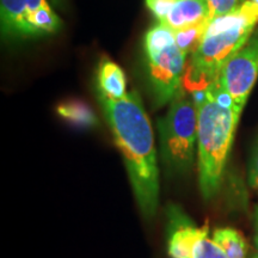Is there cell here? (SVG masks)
Instances as JSON below:
<instances>
[{
  "label": "cell",
  "mask_w": 258,
  "mask_h": 258,
  "mask_svg": "<svg viewBox=\"0 0 258 258\" xmlns=\"http://www.w3.org/2000/svg\"><path fill=\"white\" fill-rule=\"evenodd\" d=\"M103 114L122 154L134 198L143 215L151 219L159 206V167L153 129L138 92L111 99L98 93Z\"/></svg>",
  "instance_id": "obj_1"
},
{
  "label": "cell",
  "mask_w": 258,
  "mask_h": 258,
  "mask_svg": "<svg viewBox=\"0 0 258 258\" xmlns=\"http://www.w3.org/2000/svg\"><path fill=\"white\" fill-rule=\"evenodd\" d=\"M198 106V170L202 198L209 201L221 188L235 129L241 112L217 80L205 91L192 93Z\"/></svg>",
  "instance_id": "obj_2"
},
{
  "label": "cell",
  "mask_w": 258,
  "mask_h": 258,
  "mask_svg": "<svg viewBox=\"0 0 258 258\" xmlns=\"http://www.w3.org/2000/svg\"><path fill=\"white\" fill-rule=\"evenodd\" d=\"M198 106L182 86L167 114L157 122L159 157L166 176L182 177L191 171L198 152Z\"/></svg>",
  "instance_id": "obj_3"
},
{
  "label": "cell",
  "mask_w": 258,
  "mask_h": 258,
  "mask_svg": "<svg viewBox=\"0 0 258 258\" xmlns=\"http://www.w3.org/2000/svg\"><path fill=\"white\" fill-rule=\"evenodd\" d=\"M256 27L239 25L205 37L186 66L183 89L190 95L205 91L218 79L227 61L249 41Z\"/></svg>",
  "instance_id": "obj_4"
},
{
  "label": "cell",
  "mask_w": 258,
  "mask_h": 258,
  "mask_svg": "<svg viewBox=\"0 0 258 258\" xmlns=\"http://www.w3.org/2000/svg\"><path fill=\"white\" fill-rule=\"evenodd\" d=\"M166 252L169 258H227L207 224L198 225L178 205L166 208Z\"/></svg>",
  "instance_id": "obj_5"
},
{
  "label": "cell",
  "mask_w": 258,
  "mask_h": 258,
  "mask_svg": "<svg viewBox=\"0 0 258 258\" xmlns=\"http://www.w3.org/2000/svg\"><path fill=\"white\" fill-rule=\"evenodd\" d=\"M2 32L9 38L54 35L62 22L47 0H0Z\"/></svg>",
  "instance_id": "obj_6"
},
{
  "label": "cell",
  "mask_w": 258,
  "mask_h": 258,
  "mask_svg": "<svg viewBox=\"0 0 258 258\" xmlns=\"http://www.w3.org/2000/svg\"><path fill=\"white\" fill-rule=\"evenodd\" d=\"M258 78V28L249 41L225 64L217 83L230 96L234 108L243 111Z\"/></svg>",
  "instance_id": "obj_7"
},
{
  "label": "cell",
  "mask_w": 258,
  "mask_h": 258,
  "mask_svg": "<svg viewBox=\"0 0 258 258\" xmlns=\"http://www.w3.org/2000/svg\"><path fill=\"white\" fill-rule=\"evenodd\" d=\"M148 82L154 99V105L160 106L172 102L182 89L186 70V55L176 44L146 56Z\"/></svg>",
  "instance_id": "obj_8"
},
{
  "label": "cell",
  "mask_w": 258,
  "mask_h": 258,
  "mask_svg": "<svg viewBox=\"0 0 258 258\" xmlns=\"http://www.w3.org/2000/svg\"><path fill=\"white\" fill-rule=\"evenodd\" d=\"M207 19L209 12L206 0H177L163 24L177 31Z\"/></svg>",
  "instance_id": "obj_9"
},
{
  "label": "cell",
  "mask_w": 258,
  "mask_h": 258,
  "mask_svg": "<svg viewBox=\"0 0 258 258\" xmlns=\"http://www.w3.org/2000/svg\"><path fill=\"white\" fill-rule=\"evenodd\" d=\"M257 24L258 3L253 2V0H245L228 14L213 19L209 23L205 37L220 34L227 29L239 27V25H253V27H256Z\"/></svg>",
  "instance_id": "obj_10"
},
{
  "label": "cell",
  "mask_w": 258,
  "mask_h": 258,
  "mask_svg": "<svg viewBox=\"0 0 258 258\" xmlns=\"http://www.w3.org/2000/svg\"><path fill=\"white\" fill-rule=\"evenodd\" d=\"M98 93L111 99L122 98L127 95L125 77L117 63L109 59H103L97 73Z\"/></svg>",
  "instance_id": "obj_11"
},
{
  "label": "cell",
  "mask_w": 258,
  "mask_h": 258,
  "mask_svg": "<svg viewBox=\"0 0 258 258\" xmlns=\"http://www.w3.org/2000/svg\"><path fill=\"white\" fill-rule=\"evenodd\" d=\"M213 239L227 258H246L249 246L244 235L232 227L215 228L212 234Z\"/></svg>",
  "instance_id": "obj_12"
},
{
  "label": "cell",
  "mask_w": 258,
  "mask_h": 258,
  "mask_svg": "<svg viewBox=\"0 0 258 258\" xmlns=\"http://www.w3.org/2000/svg\"><path fill=\"white\" fill-rule=\"evenodd\" d=\"M209 23H211V21L207 19V21L200 22V23L175 31L176 46L186 56L192 55L199 49V47L201 46L202 41L205 40L206 31L209 27Z\"/></svg>",
  "instance_id": "obj_13"
},
{
  "label": "cell",
  "mask_w": 258,
  "mask_h": 258,
  "mask_svg": "<svg viewBox=\"0 0 258 258\" xmlns=\"http://www.w3.org/2000/svg\"><path fill=\"white\" fill-rule=\"evenodd\" d=\"M173 44H176L175 31L163 23H158L150 29L144 38V49L146 56L159 53Z\"/></svg>",
  "instance_id": "obj_14"
},
{
  "label": "cell",
  "mask_w": 258,
  "mask_h": 258,
  "mask_svg": "<svg viewBox=\"0 0 258 258\" xmlns=\"http://www.w3.org/2000/svg\"><path fill=\"white\" fill-rule=\"evenodd\" d=\"M57 112L67 121L80 127H91L97 123V118L92 110L80 102L63 103L57 106Z\"/></svg>",
  "instance_id": "obj_15"
},
{
  "label": "cell",
  "mask_w": 258,
  "mask_h": 258,
  "mask_svg": "<svg viewBox=\"0 0 258 258\" xmlns=\"http://www.w3.org/2000/svg\"><path fill=\"white\" fill-rule=\"evenodd\" d=\"M147 9L158 19L159 23H164L177 0H145Z\"/></svg>",
  "instance_id": "obj_16"
},
{
  "label": "cell",
  "mask_w": 258,
  "mask_h": 258,
  "mask_svg": "<svg viewBox=\"0 0 258 258\" xmlns=\"http://www.w3.org/2000/svg\"><path fill=\"white\" fill-rule=\"evenodd\" d=\"M238 2L239 0H206L211 22L234 10L238 6Z\"/></svg>",
  "instance_id": "obj_17"
},
{
  "label": "cell",
  "mask_w": 258,
  "mask_h": 258,
  "mask_svg": "<svg viewBox=\"0 0 258 258\" xmlns=\"http://www.w3.org/2000/svg\"><path fill=\"white\" fill-rule=\"evenodd\" d=\"M247 182L251 189L258 195V133L251 151L249 164H247Z\"/></svg>",
  "instance_id": "obj_18"
},
{
  "label": "cell",
  "mask_w": 258,
  "mask_h": 258,
  "mask_svg": "<svg viewBox=\"0 0 258 258\" xmlns=\"http://www.w3.org/2000/svg\"><path fill=\"white\" fill-rule=\"evenodd\" d=\"M253 226H254V244H256V249L258 252V205L256 206V208H254Z\"/></svg>",
  "instance_id": "obj_19"
},
{
  "label": "cell",
  "mask_w": 258,
  "mask_h": 258,
  "mask_svg": "<svg viewBox=\"0 0 258 258\" xmlns=\"http://www.w3.org/2000/svg\"><path fill=\"white\" fill-rule=\"evenodd\" d=\"M253 2H256V3H258V0H253Z\"/></svg>",
  "instance_id": "obj_20"
},
{
  "label": "cell",
  "mask_w": 258,
  "mask_h": 258,
  "mask_svg": "<svg viewBox=\"0 0 258 258\" xmlns=\"http://www.w3.org/2000/svg\"><path fill=\"white\" fill-rule=\"evenodd\" d=\"M243 2H245V0H241V3H243Z\"/></svg>",
  "instance_id": "obj_21"
},
{
  "label": "cell",
  "mask_w": 258,
  "mask_h": 258,
  "mask_svg": "<svg viewBox=\"0 0 258 258\" xmlns=\"http://www.w3.org/2000/svg\"><path fill=\"white\" fill-rule=\"evenodd\" d=\"M55 2H56V0H55Z\"/></svg>",
  "instance_id": "obj_22"
}]
</instances>
